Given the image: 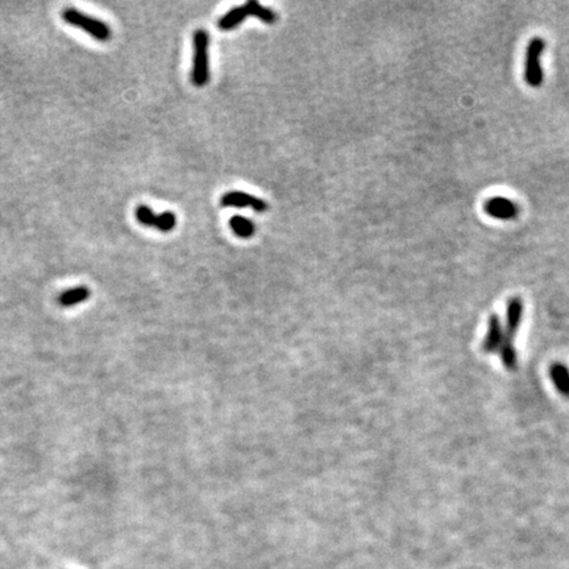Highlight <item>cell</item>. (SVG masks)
Wrapping results in <instances>:
<instances>
[{
	"instance_id": "cell-8",
	"label": "cell",
	"mask_w": 569,
	"mask_h": 569,
	"mask_svg": "<svg viewBox=\"0 0 569 569\" xmlns=\"http://www.w3.org/2000/svg\"><path fill=\"white\" fill-rule=\"evenodd\" d=\"M523 317V300L519 297H513L507 302L506 323L504 327L506 342L514 343V336L517 335Z\"/></svg>"
},
{
	"instance_id": "cell-2",
	"label": "cell",
	"mask_w": 569,
	"mask_h": 569,
	"mask_svg": "<svg viewBox=\"0 0 569 569\" xmlns=\"http://www.w3.org/2000/svg\"><path fill=\"white\" fill-rule=\"evenodd\" d=\"M61 18L65 23L82 30L98 41H108L113 37V31L107 23L90 16L74 7L63 8L61 12Z\"/></svg>"
},
{
	"instance_id": "cell-3",
	"label": "cell",
	"mask_w": 569,
	"mask_h": 569,
	"mask_svg": "<svg viewBox=\"0 0 569 569\" xmlns=\"http://www.w3.org/2000/svg\"><path fill=\"white\" fill-rule=\"evenodd\" d=\"M546 51V40L535 36L528 44L525 56V82L532 89H539L544 82L542 56Z\"/></svg>"
},
{
	"instance_id": "cell-5",
	"label": "cell",
	"mask_w": 569,
	"mask_h": 569,
	"mask_svg": "<svg viewBox=\"0 0 569 569\" xmlns=\"http://www.w3.org/2000/svg\"><path fill=\"white\" fill-rule=\"evenodd\" d=\"M135 217L145 227L155 228L161 232H170L177 224V217L172 211H165L160 215H155L153 210L145 205L136 207Z\"/></svg>"
},
{
	"instance_id": "cell-13",
	"label": "cell",
	"mask_w": 569,
	"mask_h": 569,
	"mask_svg": "<svg viewBox=\"0 0 569 569\" xmlns=\"http://www.w3.org/2000/svg\"><path fill=\"white\" fill-rule=\"evenodd\" d=\"M499 354H501V360L502 364L506 366L509 371H514L518 366V353L517 350L514 348V343L506 342L504 340L501 348H499Z\"/></svg>"
},
{
	"instance_id": "cell-7",
	"label": "cell",
	"mask_w": 569,
	"mask_h": 569,
	"mask_svg": "<svg viewBox=\"0 0 569 569\" xmlns=\"http://www.w3.org/2000/svg\"><path fill=\"white\" fill-rule=\"evenodd\" d=\"M220 205L223 207H250L256 212H265L268 210V203L264 199L249 196L243 191L226 193L220 199Z\"/></svg>"
},
{
	"instance_id": "cell-12",
	"label": "cell",
	"mask_w": 569,
	"mask_h": 569,
	"mask_svg": "<svg viewBox=\"0 0 569 569\" xmlns=\"http://www.w3.org/2000/svg\"><path fill=\"white\" fill-rule=\"evenodd\" d=\"M229 227L235 232V235L241 238H252L255 235L256 227L247 217H232L229 219Z\"/></svg>"
},
{
	"instance_id": "cell-10",
	"label": "cell",
	"mask_w": 569,
	"mask_h": 569,
	"mask_svg": "<svg viewBox=\"0 0 569 569\" xmlns=\"http://www.w3.org/2000/svg\"><path fill=\"white\" fill-rule=\"evenodd\" d=\"M90 295H91V291L87 286H77V288H72V289L66 290V291L61 293L58 295L57 302H58V305L61 307L69 309V307H74V306H77V305H79L82 302H86L90 298Z\"/></svg>"
},
{
	"instance_id": "cell-1",
	"label": "cell",
	"mask_w": 569,
	"mask_h": 569,
	"mask_svg": "<svg viewBox=\"0 0 569 569\" xmlns=\"http://www.w3.org/2000/svg\"><path fill=\"white\" fill-rule=\"evenodd\" d=\"M247 16H255L267 24H273L277 20V15L274 11L261 6L256 0H249L244 6L228 11L227 13L217 23V27L222 31L234 30L238 27V24H241Z\"/></svg>"
},
{
	"instance_id": "cell-6",
	"label": "cell",
	"mask_w": 569,
	"mask_h": 569,
	"mask_svg": "<svg viewBox=\"0 0 569 569\" xmlns=\"http://www.w3.org/2000/svg\"><path fill=\"white\" fill-rule=\"evenodd\" d=\"M484 211L487 217L498 220H513L519 215V206L505 197H492L485 200Z\"/></svg>"
},
{
	"instance_id": "cell-11",
	"label": "cell",
	"mask_w": 569,
	"mask_h": 569,
	"mask_svg": "<svg viewBox=\"0 0 569 569\" xmlns=\"http://www.w3.org/2000/svg\"><path fill=\"white\" fill-rule=\"evenodd\" d=\"M551 380L563 397L569 398V369L561 362H555L549 368Z\"/></svg>"
},
{
	"instance_id": "cell-9",
	"label": "cell",
	"mask_w": 569,
	"mask_h": 569,
	"mask_svg": "<svg viewBox=\"0 0 569 569\" xmlns=\"http://www.w3.org/2000/svg\"><path fill=\"white\" fill-rule=\"evenodd\" d=\"M504 339H505L504 326L501 323L499 317L493 314V315H490L489 323H487V332L485 339L482 342V351L485 353L498 352L504 343Z\"/></svg>"
},
{
	"instance_id": "cell-4",
	"label": "cell",
	"mask_w": 569,
	"mask_h": 569,
	"mask_svg": "<svg viewBox=\"0 0 569 569\" xmlns=\"http://www.w3.org/2000/svg\"><path fill=\"white\" fill-rule=\"evenodd\" d=\"M193 41H194V66L191 72V81L198 87H202L208 82L210 77L207 54L210 36L205 30H197L194 32Z\"/></svg>"
}]
</instances>
